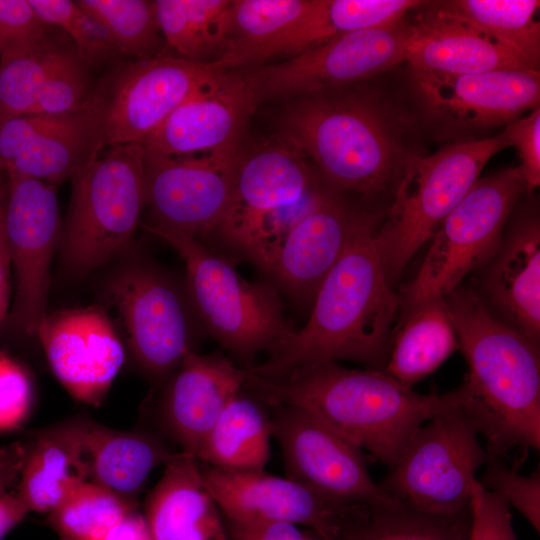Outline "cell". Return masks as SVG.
Masks as SVG:
<instances>
[{"mask_svg":"<svg viewBox=\"0 0 540 540\" xmlns=\"http://www.w3.org/2000/svg\"><path fill=\"white\" fill-rule=\"evenodd\" d=\"M243 389L267 406L302 408L391 469L416 431L467 396L464 383L444 394H421L377 369L314 362L265 378L247 368Z\"/></svg>","mask_w":540,"mask_h":540,"instance_id":"cell-1","label":"cell"},{"mask_svg":"<svg viewBox=\"0 0 540 540\" xmlns=\"http://www.w3.org/2000/svg\"><path fill=\"white\" fill-rule=\"evenodd\" d=\"M380 219V214H370L360 225L318 288L306 325L250 372L273 378L304 364L339 360L384 369L401 302L376 238Z\"/></svg>","mask_w":540,"mask_h":540,"instance_id":"cell-2","label":"cell"},{"mask_svg":"<svg viewBox=\"0 0 540 540\" xmlns=\"http://www.w3.org/2000/svg\"><path fill=\"white\" fill-rule=\"evenodd\" d=\"M468 364V405L490 460L540 449L539 346L499 319L478 293L459 285L443 297Z\"/></svg>","mask_w":540,"mask_h":540,"instance_id":"cell-3","label":"cell"},{"mask_svg":"<svg viewBox=\"0 0 540 540\" xmlns=\"http://www.w3.org/2000/svg\"><path fill=\"white\" fill-rule=\"evenodd\" d=\"M279 128L341 196L367 202L394 190L406 155L392 115L377 99L333 90L301 96L284 108Z\"/></svg>","mask_w":540,"mask_h":540,"instance_id":"cell-4","label":"cell"},{"mask_svg":"<svg viewBox=\"0 0 540 540\" xmlns=\"http://www.w3.org/2000/svg\"><path fill=\"white\" fill-rule=\"evenodd\" d=\"M329 190L306 157L279 136L240 153L229 206L214 236L265 271L288 231Z\"/></svg>","mask_w":540,"mask_h":540,"instance_id":"cell-5","label":"cell"},{"mask_svg":"<svg viewBox=\"0 0 540 540\" xmlns=\"http://www.w3.org/2000/svg\"><path fill=\"white\" fill-rule=\"evenodd\" d=\"M186 267L190 299L207 332L233 357L252 366L262 352H279L296 330L287 321L278 290L244 279L230 260L194 237L153 227Z\"/></svg>","mask_w":540,"mask_h":540,"instance_id":"cell-6","label":"cell"},{"mask_svg":"<svg viewBox=\"0 0 540 540\" xmlns=\"http://www.w3.org/2000/svg\"><path fill=\"white\" fill-rule=\"evenodd\" d=\"M509 146L503 132L450 144L423 156L406 154L376 238L390 283L429 241L452 209L479 179L490 158Z\"/></svg>","mask_w":540,"mask_h":540,"instance_id":"cell-7","label":"cell"},{"mask_svg":"<svg viewBox=\"0 0 540 540\" xmlns=\"http://www.w3.org/2000/svg\"><path fill=\"white\" fill-rule=\"evenodd\" d=\"M144 157L141 143L113 146L71 178L59 242L69 272L93 271L132 240L146 205Z\"/></svg>","mask_w":540,"mask_h":540,"instance_id":"cell-8","label":"cell"},{"mask_svg":"<svg viewBox=\"0 0 540 540\" xmlns=\"http://www.w3.org/2000/svg\"><path fill=\"white\" fill-rule=\"evenodd\" d=\"M468 399L467 388L464 401L438 413L416 431L379 483L395 501L439 516L469 508L475 474L490 457L479 441L480 425Z\"/></svg>","mask_w":540,"mask_h":540,"instance_id":"cell-9","label":"cell"},{"mask_svg":"<svg viewBox=\"0 0 540 540\" xmlns=\"http://www.w3.org/2000/svg\"><path fill=\"white\" fill-rule=\"evenodd\" d=\"M527 192L519 167L478 179L446 216L415 278L401 289L400 310L443 298L496 252L511 213Z\"/></svg>","mask_w":540,"mask_h":540,"instance_id":"cell-10","label":"cell"},{"mask_svg":"<svg viewBox=\"0 0 540 540\" xmlns=\"http://www.w3.org/2000/svg\"><path fill=\"white\" fill-rule=\"evenodd\" d=\"M413 34V23L403 19L326 39L245 76L259 99L336 90L405 61Z\"/></svg>","mask_w":540,"mask_h":540,"instance_id":"cell-11","label":"cell"},{"mask_svg":"<svg viewBox=\"0 0 540 540\" xmlns=\"http://www.w3.org/2000/svg\"><path fill=\"white\" fill-rule=\"evenodd\" d=\"M269 407L271 436L281 447L287 478L343 503H398L373 480L362 450L348 439L302 408Z\"/></svg>","mask_w":540,"mask_h":540,"instance_id":"cell-12","label":"cell"},{"mask_svg":"<svg viewBox=\"0 0 540 540\" xmlns=\"http://www.w3.org/2000/svg\"><path fill=\"white\" fill-rule=\"evenodd\" d=\"M5 175L4 224L15 278L10 321L19 331L36 334L46 316L50 267L62 232L56 186Z\"/></svg>","mask_w":540,"mask_h":540,"instance_id":"cell-13","label":"cell"},{"mask_svg":"<svg viewBox=\"0 0 540 540\" xmlns=\"http://www.w3.org/2000/svg\"><path fill=\"white\" fill-rule=\"evenodd\" d=\"M107 296L140 366L152 377L173 373L192 348V320L181 291L162 271L131 264L108 282Z\"/></svg>","mask_w":540,"mask_h":540,"instance_id":"cell-14","label":"cell"},{"mask_svg":"<svg viewBox=\"0 0 540 540\" xmlns=\"http://www.w3.org/2000/svg\"><path fill=\"white\" fill-rule=\"evenodd\" d=\"M218 63L154 56L128 65L106 98L96 97L104 146L142 143L215 75Z\"/></svg>","mask_w":540,"mask_h":540,"instance_id":"cell-15","label":"cell"},{"mask_svg":"<svg viewBox=\"0 0 540 540\" xmlns=\"http://www.w3.org/2000/svg\"><path fill=\"white\" fill-rule=\"evenodd\" d=\"M202 474L224 517L286 521L312 529L323 540H342L369 506L330 499L263 469L208 466Z\"/></svg>","mask_w":540,"mask_h":540,"instance_id":"cell-16","label":"cell"},{"mask_svg":"<svg viewBox=\"0 0 540 540\" xmlns=\"http://www.w3.org/2000/svg\"><path fill=\"white\" fill-rule=\"evenodd\" d=\"M412 79L429 120L453 133L489 130L539 107V70L464 75L412 71Z\"/></svg>","mask_w":540,"mask_h":540,"instance_id":"cell-17","label":"cell"},{"mask_svg":"<svg viewBox=\"0 0 540 540\" xmlns=\"http://www.w3.org/2000/svg\"><path fill=\"white\" fill-rule=\"evenodd\" d=\"M237 159L145 151L146 205L154 219L148 225L199 241L214 235L229 206Z\"/></svg>","mask_w":540,"mask_h":540,"instance_id":"cell-18","label":"cell"},{"mask_svg":"<svg viewBox=\"0 0 540 540\" xmlns=\"http://www.w3.org/2000/svg\"><path fill=\"white\" fill-rule=\"evenodd\" d=\"M259 97L246 76L223 70L177 107L141 144L164 156L239 157Z\"/></svg>","mask_w":540,"mask_h":540,"instance_id":"cell-19","label":"cell"},{"mask_svg":"<svg viewBox=\"0 0 540 540\" xmlns=\"http://www.w3.org/2000/svg\"><path fill=\"white\" fill-rule=\"evenodd\" d=\"M36 335L65 389L83 403L100 405L125 358L107 316L95 308L46 314Z\"/></svg>","mask_w":540,"mask_h":540,"instance_id":"cell-20","label":"cell"},{"mask_svg":"<svg viewBox=\"0 0 540 540\" xmlns=\"http://www.w3.org/2000/svg\"><path fill=\"white\" fill-rule=\"evenodd\" d=\"M370 214L378 213L355 205L330 189L288 231L264 272L293 298L313 300Z\"/></svg>","mask_w":540,"mask_h":540,"instance_id":"cell-21","label":"cell"},{"mask_svg":"<svg viewBox=\"0 0 540 540\" xmlns=\"http://www.w3.org/2000/svg\"><path fill=\"white\" fill-rule=\"evenodd\" d=\"M247 368L221 353L189 351L164 390L159 415L165 432L181 452L198 455L216 421L242 390Z\"/></svg>","mask_w":540,"mask_h":540,"instance_id":"cell-22","label":"cell"},{"mask_svg":"<svg viewBox=\"0 0 540 540\" xmlns=\"http://www.w3.org/2000/svg\"><path fill=\"white\" fill-rule=\"evenodd\" d=\"M483 299L499 319L539 345L540 222L536 212L518 215L483 266Z\"/></svg>","mask_w":540,"mask_h":540,"instance_id":"cell-23","label":"cell"},{"mask_svg":"<svg viewBox=\"0 0 540 540\" xmlns=\"http://www.w3.org/2000/svg\"><path fill=\"white\" fill-rule=\"evenodd\" d=\"M219 509L199 460L180 452L165 463L144 517L152 540H231Z\"/></svg>","mask_w":540,"mask_h":540,"instance_id":"cell-24","label":"cell"},{"mask_svg":"<svg viewBox=\"0 0 540 540\" xmlns=\"http://www.w3.org/2000/svg\"><path fill=\"white\" fill-rule=\"evenodd\" d=\"M90 419L49 426L26 440L22 494L30 512L49 513L90 480Z\"/></svg>","mask_w":540,"mask_h":540,"instance_id":"cell-25","label":"cell"},{"mask_svg":"<svg viewBox=\"0 0 540 540\" xmlns=\"http://www.w3.org/2000/svg\"><path fill=\"white\" fill-rule=\"evenodd\" d=\"M413 27L405 60L412 71L464 75L530 69L484 36L431 9L421 13Z\"/></svg>","mask_w":540,"mask_h":540,"instance_id":"cell-26","label":"cell"},{"mask_svg":"<svg viewBox=\"0 0 540 540\" xmlns=\"http://www.w3.org/2000/svg\"><path fill=\"white\" fill-rule=\"evenodd\" d=\"M104 147L95 97L81 109L67 113L56 126L35 140L3 171L29 176L53 186L88 166Z\"/></svg>","mask_w":540,"mask_h":540,"instance_id":"cell-27","label":"cell"},{"mask_svg":"<svg viewBox=\"0 0 540 540\" xmlns=\"http://www.w3.org/2000/svg\"><path fill=\"white\" fill-rule=\"evenodd\" d=\"M401 312L383 371L412 387L458 350L459 342L444 298L427 300Z\"/></svg>","mask_w":540,"mask_h":540,"instance_id":"cell-28","label":"cell"},{"mask_svg":"<svg viewBox=\"0 0 540 540\" xmlns=\"http://www.w3.org/2000/svg\"><path fill=\"white\" fill-rule=\"evenodd\" d=\"M88 449L91 482L131 500L153 469L175 454L153 434L115 430L92 420Z\"/></svg>","mask_w":540,"mask_h":540,"instance_id":"cell-29","label":"cell"},{"mask_svg":"<svg viewBox=\"0 0 540 540\" xmlns=\"http://www.w3.org/2000/svg\"><path fill=\"white\" fill-rule=\"evenodd\" d=\"M538 0H450L433 4L432 11L466 26L539 70L540 22Z\"/></svg>","mask_w":540,"mask_h":540,"instance_id":"cell-30","label":"cell"},{"mask_svg":"<svg viewBox=\"0 0 540 540\" xmlns=\"http://www.w3.org/2000/svg\"><path fill=\"white\" fill-rule=\"evenodd\" d=\"M428 2L418 0H312L311 6L274 48L272 57L293 56L326 39L390 25Z\"/></svg>","mask_w":540,"mask_h":540,"instance_id":"cell-31","label":"cell"},{"mask_svg":"<svg viewBox=\"0 0 540 540\" xmlns=\"http://www.w3.org/2000/svg\"><path fill=\"white\" fill-rule=\"evenodd\" d=\"M312 0H232L228 46L217 62L229 70L271 58L274 48L304 17Z\"/></svg>","mask_w":540,"mask_h":540,"instance_id":"cell-32","label":"cell"},{"mask_svg":"<svg viewBox=\"0 0 540 540\" xmlns=\"http://www.w3.org/2000/svg\"><path fill=\"white\" fill-rule=\"evenodd\" d=\"M270 437V417L262 402L240 392L216 421L197 459L217 468L262 470Z\"/></svg>","mask_w":540,"mask_h":540,"instance_id":"cell-33","label":"cell"},{"mask_svg":"<svg viewBox=\"0 0 540 540\" xmlns=\"http://www.w3.org/2000/svg\"><path fill=\"white\" fill-rule=\"evenodd\" d=\"M156 19L181 58L217 63L227 51L232 0H156Z\"/></svg>","mask_w":540,"mask_h":540,"instance_id":"cell-34","label":"cell"},{"mask_svg":"<svg viewBox=\"0 0 540 540\" xmlns=\"http://www.w3.org/2000/svg\"><path fill=\"white\" fill-rule=\"evenodd\" d=\"M469 529V508L439 516L397 503L368 506L342 540H468Z\"/></svg>","mask_w":540,"mask_h":540,"instance_id":"cell-35","label":"cell"},{"mask_svg":"<svg viewBox=\"0 0 540 540\" xmlns=\"http://www.w3.org/2000/svg\"><path fill=\"white\" fill-rule=\"evenodd\" d=\"M135 510L134 502L93 482H86L48 513L59 540H100Z\"/></svg>","mask_w":540,"mask_h":540,"instance_id":"cell-36","label":"cell"},{"mask_svg":"<svg viewBox=\"0 0 540 540\" xmlns=\"http://www.w3.org/2000/svg\"><path fill=\"white\" fill-rule=\"evenodd\" d=\"M77 4L106 30L117 50L137 57L152 58L158 45L159 26L153 1L79 0Z\"/></svg>","mask_w":540,"mask_h":540,"instance_id":"cell-37","label":"cell"},{"mask_svg":"<svg viewBox=\"0 0 540 540\" xmlns=\"http://www.w3.org/2000/svg\"><path fill=\"white\" fill-rule=\"evenodd\" d=\"M68 53L45 45L0 63V124L29 113L43 83Z\"/></svg>","mask_w":540,"mask_h":540,"instance_id":"cell-38","label":"cell"},{"mask_svg":"<svg viewBox=\"0 0 540 540\" xmlns=\"http://www.w3.org/2000/svg\"><path fill=\"white\" fill-rule=\"evenodd\" d=\"M29 2L47 26H57L72 38L81 59H101L117 50L103 26L76 1L29 0Z\"/></svg>","mask_w":540,"mask_h":540,"instance_id":"cell-39","label":"cell"},{"mask_svg":"<svg viewBox=\"0 0 540 540\" xmlns=\"http://www.w3.org/2000/svg\"><path fill=\"white\" fill-rule=\"evenodd\" d=\"M88 75L75 55L66 58L50 73L28 114L61 115L77 111L87 102Z\"/></svg>","mask_w":540,"mask_h":540,"instance_id":"cell-40","label":"cell"},{"mask_svg":"<svg viewBox=\"0 0 540 540\" xmlns=\"http://www.w3.org/2000/svg\"><path fill=\"white\" fill-rule=\"evenodd\" d=\"M480 483L516 509L539 534L540 532V472L525 476L499 460H489Z\"/></svg>","mask_w":540,"mask_h":540,"instance_id":"cell-41","label":"cell"},{"mask_svg":"<svg viewBox=\"0 0 540 540\" xmlns=\"http://www.w3.org/2000/svg\"><path fill=\"white\" fill-rule=\"evenodd\" d=\"M46 33L29 0H0V63L44 47Z\"/></svg>","mask_w":540,"mask_h":540,"instance_id":"cell-42","label":"cell"},{"mask_svg":"<svg viewBox=\"0 0 540 540\" xmlns=\"http://www.w3.org/2000/svg\"><path fill=\"white\" fill-rule=\"evenodd\" d=\"M26 440L0 446V540L30 512L22 494Z\"/></svg>","mask_w":540,"mask_h":540,"instance_id":"cell-43","label":"cell"},{"mask_svg":"<svg viewBox=\"0 0 540 540\" xmlns=\"http://www.w3.org/2000/svg\"><path fill=\"white\" fill-rule=\"evenodd\" d=\"M469 510L468 540H518L510 507L478 479L471 488Z\"/></svg>","mask_w":540,"mask_h":540,"instance_id":"cell-44","label":"cell"},{"mask_svg":"<svg viewBox=\"0 0 540 540\" xmlns=\"http://www.w3.org/2000/svg\"><path fill=\"white\" fill-rule=\"evenodd\" d=\"M32 400V384L25 369L10 356L0 353V433L23 426Z\"/></svg>","mask_w":540,"mask_h":540,"instance_id":"cell-45","label":"cell"},{"mask_svg":"<svg viewBox=\"0 0 540 540\" xmlns=\"http://www.w3.org/2000/svg\"><path fill=\"white\" fill-rule=\"evenodd\" d=\"M503 134L509 146H514L519 153L521 164L518 167L527 192L533 191L540 184V108L510 121Z\"/></svg>","mask_w":540,"mask_h":540,"instance_id":"cell-46","label":"cell"},{"mask_svg":"<svg viewBox=\"0 0 540 540\" xmlns=\"http://www.w3.org/2000/svg\"><path fill=\"white\" fill-rule=\"evenodd\" d=\"M65 114H24L0 124V171L19 157L35 140L56 126Z\"/></svg>","mask_w":540,"mask_h":540,"instance_id":"cell-47","label":"cell"},{"mask_svg":"<svg viewBox=\"0 0 540 540\" xmlns=\"http://www.w3.org/2000/svg\"><path fill=\"white\" fill-rule=\"evenodd\" d=\"M223 521L231 540H323L312 529H301L300 525L286 521L224 516Z\"/></svg>","mask_w":540,"mask_h":540,"instance_id":"cell-48","label":"cell"},{"mask_svg":"<svg viewBox=\"0 0 540 540\" xmlns=\"http://www.w3.org/2000/svg\"><path fill=\"white\" fill-rule=\"evenodd\" d=\"M5 190L0 195V329L7 316L10 303L11 262L4 224Z\"/></svg>","mask_w":540,"mask_h":540,"instance_id":"cell-49","label":"cell"},{"mask_svg":"<svg viewBox=\"0 0 540 540\" xmlns=\"http://www.w3.org/2000/svg\"><path fill=\"white\" fill-rule=\"evenodd\" d=\"M100 540H152L145 517L135 510L115 524Z\"/></svg>","mask_w":540,"mask_h":540,"instance_id":"cell-50","label":"cell"},{"mask_svg":"<svg viewBox=\"0 0 540 540\" xmlns=\"http://www.w3.org/2000/svg\"><path fill=\"white\" fill-rule=\"evenodd\" d=\"M6 187V175L0 171V195L5 190Z\"/></svg>","mask_w":540,"mask_h":540,"instance_id":"cell-51","label":"cell"}]
</instances>
